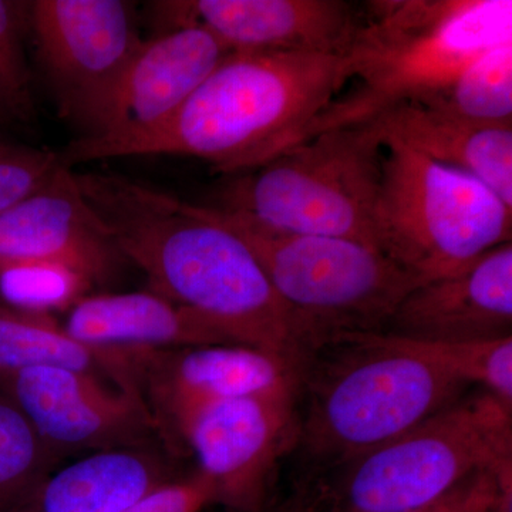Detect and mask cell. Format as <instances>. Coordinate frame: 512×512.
<instances>
[{
	"mask_svg": "<svg viewBox=\"0 0 512 512\" xmlns=\"http://www.w3.org/2000/svg\"><path fill=\"white\" fill-rule=\"evenodd\" d=\"M126 261L150 291L191 309L237 345L302 362L288 309L254 252L200 205L123 175L73 173Z\"/></svg>",
	"mask_w": 512,
	"mask_h": 512,
	"instance_id": "cell-1",
	"label": "cell"
},
{
	"mask_svg": "<svg viewBox=\"0 0 512 512\" xmlns=\"http://www.w3.org/2000/svg\"><path fill=\"white\" fill-rule=\"evenodd\" d=\"M348 82L345 56L229 52L170 119L90 161L194 157L218 173H242L301 143Z\"/></svg>",
	"mask_w": 512,
	"mask_h": 512,
	"instance_id": "cell-2",
	"label": "cell"
},
{
	"mask_svg": "<svg viewBox=\"0 0 512 512\" xmlns=\"http://www.w3.org/2000/svg\"><path fill=\"white\" fill-rule=\"evenodd\" d=\"M468 389L389 333L343 336L302 359L295 450L329 473L419 426Z\"/></svg>",
	"mask_w": 512,
	"mask_h": 512,
	"instance_id": "cell-3",
	"label": "cell"
},
{
	"mask_svg": "<svg viewBox=\"0 0 512 512\" xmlns=\"http://www.w3.org/2000/svg\"><path fill=\"white\" fill-rule=\"evenodd\" d=\"M512 40L511 0H376L348 55L355 87L336 97L302 141L375 119L446 89L485 50ZM301 141V143H302Z\"/></svg>",
	"mask_w": 512,
	"mask_h": 512,
	"instance_id": "cell-4",
	"label": "cell"
},
{
	"mask_svg": "<svg viewBox=\"0 0 512 512\" xmlns=\"http://www.w3.org/2000/svg\"><path fill=\"white\" fill-rule=\"evenodd\" d=\"M484 471L512 480V409L478 389L295 498L303 512H409Z\"/></svg>",
	"mask_w": 512,
	"mask_h": 512,
	"instance_id": "cell-5",
	"label": "cell"
},
{
	"mask_svg": "<svg viewBox=\"0 0 512 512\" xmlns=\"http://www.w3.org/2000/svg\"><path fill=\"white\" fill-rule=\"evenodd\" d=\"M200 207L254 252L288 309L301 359L343 336L386 332L400 302L423 284L362 242L286 231L241 212Z\"/></svg>",
	"mask_w": 512,
	"mask_h": 512,
	"instance_id": "cell-6",
	"label": "cell"
},
{
	"mask_svg": "<svg viewBox=\"0 0 512 512\" xmlns=\"http://www.w3.org/2000/svg\"><path fill=\"white\" fill-rule=\"evenodd\" d=\"M384 137L373 121L330 128L234 174L210 207L301 234L375 247Z\"/></svg>",
	"mask_w": 512,
	"mask_h": 512,
	"instance_id": "cell-7",
	"label": "cell"
},
{
	"mask_svg": "<svg viewBox=\"0 0 512 512\" xmlns=\"http://www.w3.org/2000/svg\"><path fill=\"white\" fill-rule=\"evenodd\" d=\"M373 231L379 251L427 282L511 242L512 208L477 178L384 137Z\"/></svg>",
	"mask_w": 512,
	"mask_h": 512,
	"instance_id": "cell-8",
	"label": "cell"
},
{
	"mask_svg": "<svg viewBox=\"0 0 512 512\" xmlns=\"http://www.w3.org/2000/svg\"><path fill=\"white\" fill-rule=\"evenodd\" d=\"M228 53L197 23L141 40L83 137L60 154L64 167L89 163L97 151L161 126Z\"/></svg>",
	"mask_w": 512,
	"mask_h": 512,
	"instance_id": "cell-9",
	"label": "cell"
},
{
	"mask_svg": "<svg viewBox=\"0 0 512 512\" xmlns=\"http://www.w3.org/2000/svg\"><path fill=\"white\" fill-rule=\"evenodd\" d=\"M298 392L205 407L178 440L212 484L217 504L234 512L268 510L279 461L298 443Z\"/></svg>",
	"mask_w": 512,
	"mask_h": 512,
	"instance_id": "cell-10",
	"label": "cell"
},
{
	"mask_svg": "<svg viewBox=\"0 0 512 512\" xmlns=\"http://www.w3.org/2000/svg\"><path fill=\"white\" fill-rule=\"evenodd\" d=\"M28 26L60 110L89 127L140 45L133 6L121 0H37L28 3Z\"/></svg>",
	"mask_w": 512,
	"mask_h": 512,
	"instance_id": "cell-11",
	"label": "cell"
},
{
	"mask_svg": "<svg viewBox=\"0 0 512 512\" xmlns=\"http://www.w3.org/2000/svg\"><path fill=\"white\" fill-rule=\"evenodd\" d=\"M299 360L248 345L134 350L138 392L165 439L194 414L229 400L298 392Z\"/></svg>",
	"mask_w": 512,
	"mask_h": 512,
	"instance_id": "cell-12",
	"label": "cell"
},
{
	"mask_svg": "<svg viewBox=\"0 0 512 512\" xmlns=\"http://www.w3.org/2000/svg\"><path fill=\"white\" fill-rule=\"evenodd\" d=\"M8 394L60 460L80 451L150 446L160 427L138 393L92 373L43 366L0 375Z\"/></svg>",
	"mask_w": 512,
	"mask_h": 512,
	"instance_id": "cell-13",
	"label": "cell"
},
{
	"mask_svg": "<svg viewBox=\"0 0 512 512\" xmlns=\"http://www.w3.org/2000/svg\"><path fill=\"white\" fill-rule=\"evenodd\" d=\"M171 28L197 23L229 52L346 56L363 8L345 0H192L163 2Z\"/></svg>",
	"mask_w": 512,
	"mask_h": 512,
	"instance_id": "cell-14",
	"label": "cell"
},
{
	"mask_svg": "<svg viewBox=\"0 0 512 512\" xmlns=\"http://www.w3.org/2000/svg\"><path fill=\"white\" fill-rule=\"evenodd\" d=\"M23 261L67 266L93 288L113 281L127 262L64 165L45 187L0 214V264Z\"/></svg>",
	"mask_w": 512,
	"mask_h": 512,
	"instance_id": "cell-15",
	"label": "cell"
},
{
	"mask_svg": "<svg viewBox=\"0 0 512 512\" xmlns=\"http://www.w3.org/2000/svg\"><path fill=\"white\" fill-rule=\"evenodd\" d=\"M383 333L433 342L512 338L511 242L491 249L456 274L414 288Z\"/></svg>",
	"mask_w": 512,
	"mask_h": 512,
	"instance_id": "cell-16",
	"label": "cell"
},
{
	"mask_svg": "<svg viewBox=\"0 0 512 512\" xmlns=\"http://www.w3.org/2000/svg\"><path fill=\"white\" fill-rule=\"evenodd\" d=\"M63 328L84 345L111 352L237 345L210 320L150 289L84 296Z\"/></svg>",
	"mask_w": 512,
	"mask_h": 512,
	"instance_id": "cell-17",
	"label": "cell"
},
{
	"mask_svg": "<svg viewBox=\"0 0 512 512\" xmlns=\"http://www.w3.org/2000/svg\"><path fill=\"white\" fill-rule=\"evenodd\" d=\"M424 157L487 185L512 208V126H490L454 114L403 103L369 120Z\"/></svg>",
	"mask_w": 512,
	"mask_h": 512,
	"instance_id": "cell-18",
	"label": "cell"
},
{
	"mask_svg": "<svg viewBox=\"0 0 512 512\" xmlns=\"http://www.w3.org/2000/svg\"><path fill=\"white\" fill-rule=\"evenodd\" d=\"M175 477L151 444L99 451L50 474L5 512H117Z\"/></svg>",
	"mask_w": 512,
	"mask_h": 512,
	"instance_id": "cell-19",
	"label": "cell"
},
{
	"mask_svg": "<svg viewBox=\"0 0 512 512\" xmlns=\"http://www.w3.org/2000/svg\"><path fill=\"white\" fill-rule=\"evenodd\" d=\"M43 366L82 370L140 394L130 350L90 348L72 338L55 316L0 301V375Z\"/></svg>",
	"mask_w": 512,
	"mask_h": 512,
	"instance_id": "cell-20",
	"label": "cell"
},
{
	"mask_svg": "<svg viewBox=\"0 0 512 512\" xmlns=\"http://www.w3.org/2000/svg\"><path fill=\"white\" fill-rule=\"evenodd\" d=\"M417 104L478 124L512 126V40L485 50L446 89Z\"/></svg>",
	"mask_w": 512,
	"mask_h": 512,
	"instance_id": "cell-21",
	"label": "cell"
},
{
	"mask_svg": "<svg viewBox=\"0 0 512 512\" xmlns=\"http://www.w3.org/2000/svg\"><path fill=\"white\" fill-rule=\"evenodd\" d=\"M403 348L468 387L483 392L512 409V338L483 342H433L392 335Z\"/></svg>",
	"mask_w": 512,
	"mask_h": 512,
	"instance_id": "cell-22",
	"label": "cell"
},
{
	"mask_svg": "<svg viewBox=\"0 0 512 512\" xmlns=\"http://www.w3.org/2000/svg\"><path fill=\"white\" fill-rule=\"evenodd\" d=\"M59 461L18 404L0 390V512L26 497Z\"/></svg>",
	"mask_w": 512,
	"mask_h": 512,
	"instance_id": "cell-23",
	"label": "cell"
},
{
	"mask_svg": "<svg viewBox=\"0 0 512 512\" xmlns=\"http://www.w3.org/2000/svg\"><path fill=\"white\" fill-rule=\"evenodd\" d=\"M92 288L84 276L53 262L0 264L2 301L25 311L50 316L69 312Z\"/></svg>",
	"mask_w": 512,
	"mask_h": 512,
	"instance_id": "cell-24",
	"label": "cell"
},
{
	"mask_svg": "<svg viewBox=\"0 0 512 512\" xmlns=\"http://www.w3.org/2000/svg\"><path fill=\"white\" fill-rule=\"evenodd\" d=\"M28 3L0 0V120L30 119V74L23 52Z\"/></svg>",
	"mask_w": 512,
	"mask_h": 512,
	"instance_id": "cell-25",
	"label": "cell"
},
{
	"mask_svg": "<svg viewBox=\"0 0 512 512\" xmlns=\"http://www.w3.org/2000/svg\"><path fill=\"white\" fill-rule=\"evenodd\" d=\"M62 165L52 151L0 140V214L45 187Z\"/></svg>",
	"mask_w": 512,
	"mask_h": 512,
	"instance_id": "cell-26",
	"label": "cell"
},
{
	"mask_svg": "<svg viewBox=\"0 0 512 512\" xmlns=\"http://www.w3.org/2000/svg\"><path fill=\"white\" fill-rule=\"evenodd\" d=\"M511 504L512 480L484 471L467 478L434 503L409 512H490L498 505L511 512Z\"/></svg>",
	"mask_w": 512,
	"mask_h": 512,
	"instance_id": "cell-27",
	"label": "cell"
},
{
	"mask_svg": "<svg viewBox=\"0 0 512 512\" xmlns=\"http://www.w3.org/2000/svg\"><path fill=\"white\" fill-rule=\"evenodd\" d=\"M217 504L214 487L197 470L175 477L117 512H201Z\"/></svg>",
	"mask_w": 512,
	"mask_h": 512,
	"instance_id": "cell-28",
	"label": "cell"
},
{
	"mask_svg": "<svg viewBox=\"0 0 512 512\" xmlns=\"http://www.w3.org/2000/svg\"><path fill=\"white\" fill-rule=\"evenodd\" d=\"M262 512H303V511H302L301 505H299L298 501H296V498L292 497L291 500L288 501V503L281 505V507L275 508V510H271V508H268V510H265Z\"/></svg>",
	"mask_w": 512,
	"mask_h": 512,
	"instance_id": "cell-29",
	"label": "cell"
},
{
	"mask_svg": "<svg viewBox=\"0 0 512 512\" xmlns=\"http://www.w3.org/2000/svg\"><path fill=\"white\" fill-rule=\"evenodd\" d=\"M490 512H508V511L505 510L504 507H501V505H498V507L493 508V510H491Z\"/></svg>",
	"mask_w": 512,
	"mask_h": 512,
	"instance_id": "cell-30",
	"label": "cell"
}]
</instances>
